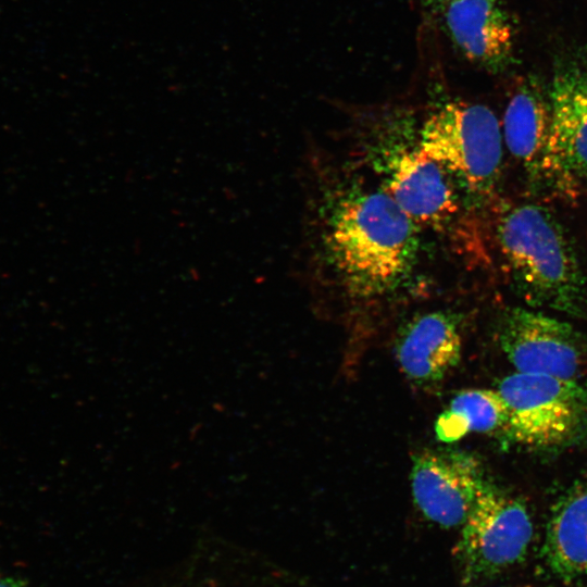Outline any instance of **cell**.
Listing matches in <instances>:
<instances>
[{
    "mask_svg": "<svg viewBox=\"0 0 587 587\" xmlns=\"http://www.w3.org/2000/svg\"><path fill=\"white\" fill-rule=\"evenodd\" d=\"M497 337L515 372L576 379L587 369V341L570 323L540 311L510 308Z\"/></svg>",
    "mask_w": 587,
    "mask_h": 587,
    "instance_id": "cell-6",
    "label": "cell"
},
{
    "mask_svg": "<svg viewBox=\"0 0 587 587\" xmlns=\"http://www.w3.org/2000/svg\"><path fill=\"white\" fill-rule=\"evenodd\" d=\"M446 174L416 147L391 161L386 191L415 225L441 228L458 211Z\"/></svg>",
    "mask_w": 587,
    "mask_h": 587,
    "instance_id": "cell-10",
    "label": "cell"
},
{
    "mask_svg": "<svg viewBox=\"0 0 587 587\" xmlns=\"http://www.w3.org/2000/svg\"><path fill=\"white\" fill-rule=\"evenodd\" d=\"M509 412L504 437L532 449H561L587 434V388L576 379L514 372L499 384Z\"/></svg>",
    "mask_w": 587,
    "mask_h": 587,
    "instance_id": "cell-4",
    "label": "cell"
},
{
    "mask_svg": "<svg viewBox=\"0 0 587 587\" xmlns=\"http://www.w3.org/2000/svg\"><path fill=\"white\" fill-rule=\"evenodd\" d=\"M417 148L473 195L491 193L499 180L502 129L484 104L457 99L440 102L425 117Z\"/></svg>",
    "mask_w": 587,
    "mask_h": 587,
    "instance_id": "cell-3",
    "label": "cell"
},
{
    "mask_svg": "<svg viewBox=\"0 0 587 587\" xmlns=\"http://www.w3.org/2000/svg\"><path fill=\"white\" fill-rule=\"evenodd\" d=\"M517 294L529 304L578 316L587 310V276L560 222L546 208L520 203L496 226Z\"/></svg>",
    "mask_w": 587,
    "mask_h": 587,
    "instance_id": "cell-2",
    "label": "cell"
},
{
    "mask_svg": "<svg viewBox=\"0 0 587 587\" xmlns=\"http://www.w3.org/2000/svg\"><path fill=\"white\" fill-rule=\"evenodd\" d=\"M395 348L399 367L413 384L441 383L461 360L459 322L444 311L419 315L400 330Z\"/></svg>",
    "mask_w": 587,
    "mask_h": 587,
    "instance_id": "cell-11",
    "label": "cell"
},
{
    "mask_svg": "<svg viewBox=\"0 0 587 587\" xmlns=\"http://www.w3.org/2000/svg\"><path fill=\"white\" fill-rule=\"evenodd\" d=\"M548 102L549 186L575 196L579 180L587 175V68L571 66L558 72Z\"/></svg>",
    "mask_w": 587,
    "mask_h": 587,
    "instance_id": "cell-8",
    "label": "cell"
},
{
    "mask_svg": "<svg viewBox=\"0 0 587 587\" xmlns=\"http://www.w3.org/2000/svg\"><path fill=\"white\" fill-rule=\"evenodd\" d=\"M414 226L386 190L349 191L332 205L323 247L352 298L376 299L398 286L412 265Z\"/></svg>",
    "mask_w": 587,
    "mask_h": 587,
    "instance_id": "cell-1",
    "label": "cell"
},
{
    "mask_svg": "<svg viewBox=\"0 0 587 587\" xmlns=\"http://www.w3.org/2000/svg\"><path fill=\"white\" fill-rule=\"evenodd\" d=\"M440 10L447 35L469 61L491 72L510 64L514 29L500 0H451Z\"/></svg>",
    "mask_w": 587,
    "mask_h": 587,
    "instance_id": "cell-9",
    "label": "cell"
},
{
    "mask_svg": "<svg viewBox=\"0 0 587 587\" xmlns=\"http://www.w3.org/2000/svg\"><path fill=\"white\" fill-rule=\"evenodd\" d=\"M0 587H23L16 579L0 572Z\"/></svg>",
    "mask_w": 587,
    "mask_h": 587,
    "instance_id": "cell-15",
    "label": "cell"
},
{
    "mask_svg": "<svg viewBox=\"0 0 587 587\" xmlns=\"http://www.w3.org/2000/svg\"><path fill=\"white\" fill-rule=\"evenodd\" d=\"M542 552L558 576L587 575V476L576 480L554 504Z\"/></svg>",
    "mask_w": 587,
    "mask_h": 587,
    "instance_id": "cell-13",
    "label": "cell"
},
{
    "mask_svg": "<svg viewBox=\"0 0 587 587\" xmlns=\"http://www.w3.org/2000/svg\"><path fill=\"white\" fill-rule=\"evenodd\" d=\"M508 420V407L498 390L465 389L438 416L435 434L439 441L448 444L469 433L504 436Z\"/></svg>",
    "mask_w": 587,
    "mask_h": 587,
    "instance_id": "cell-14",
    "label": "cell"
},
{
    "mask_svg": "<svg viewBox=\"0 0 587 587\" xmlns=\"http://www.w3.org/2000/svg\"><path fill=\"white\" fill-rule=\"evenodd\" d=\"M503 143L529 178L549 185L551 118L548 99L535 87H521L502 122Z\"/></svg>",
    "mask_w": 587,
    "mask_h": 587,
    "instance_id": "cell-12",
    "label": "cell"
},
{
    "mask_svg": "<svg viewBox=\"0 0 587 587\" xmlns=\"http://www.w3.org/2000/svg\"><path fill=\"white\" fill-rule=\"evenodd\" d=\"M489 479L482 463L457 449H423L412 457L411 490L415 504L432 522L462 526Z\"/></svg>",
    "mask_w": 587,
    "mask_h": 587,
    "instance_id": "cell-7",
    "label": "cell"
},
{
    "mask_svg": "<svg viewBox=\"0 0 587 587\" xmlns=\"http://www.w3.org/2000/svg\"><path fill=\"white\" fill-rule=\"evenodd\" d=\"M533 532L525 503L489 479L462 525L457 545L465 578L490 577L520 563Z\"/></svg>",
    "mask_w": 587,
    "mask_h": 587,
    "instance_id": "cell-5",
    "label": "cell"
},
{
    "mask_svg": "<svg viewBox=\"0 0 587 587\" xmlns=\"http://www.w3.org/2000/svg\"><path fill=\"white\" fill-rule=\"evenodd\" d=\"M425 3L430 4L435 8L441 9L445 4H447L451 0H423Z\"/></svg>",
    "mask_w": 587,
    "mask_h": 587,
    "instance_id": "cell-16",
    "label": "cell"
}]
</instances>
